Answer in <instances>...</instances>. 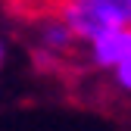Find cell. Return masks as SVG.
Masks as SVG:
<instances>
[{"label": "cell", "instance_id": "obj_1", "mask_svg": "<svg viewBox=\"0 0 131 131\" xmlns=\"http://www.w3.org/2000/svg\"><path fill=\"white\" fill-rule=\"evenodd\" d=\"M62 22L75 41H91L112 28H131V0H69Z\"/></svg>", "mask_w": 131, "mask_h": 131}, {"label": "cell", "instance_id": "obj_2", "mask_svg": "<svg viewBox=\"0 0 131 131\" xmlns=\"http://www.w3.org/2000/svg\"><path fill=\"white\" fill-rule=\"evenodd\" d=\"M91 44V59L100 69H116L122 59L131 56V28H112L88 41Z\"/></svg>", "mask_w": 131, "mask_h": 131}, {"label": "cell", "instance_id": "obj_3", "mask_svg": "<svg viewBox=\"0 0 131 131\" xmlns=\"http://www.w3.org/2000/svg\"><path fill=\"white\" fill-rule=\"evenodd\" d=\"M41 41H44V47H50V50H69L75 44V35L69 31V25L62 19H53V22H44Z\"/></svg>", "mask_w": 131, "mask_h": 131}, {"label": "cell", "instance_id": "obj_4", "mask_svg": "<svg viewBox=\"0 0 131 131\" xmlns=\"http://www.w3.org/2000/svg\"><path fill=\"white\" fill-rule=\"evenodd\" d=\"M112 72H116V84H119L122 91H128V94H131V56H128V59H122Z\"/></svg>", "mask_w": 131, "mask_h": 131}, {"label": "cell", "instance_id": "obj_5", "mask_svg": "<svg viewBox=\"0 0 131 131\" xmlns=\"http://www.w3.org/2000/svg\"><path fill=\"white\" fill-rule=\"evenodd\" d=\"M0 62H3V44H0Z\"/></svg>", "mask_w": 131, "mask_h": 131}]
</instances>
